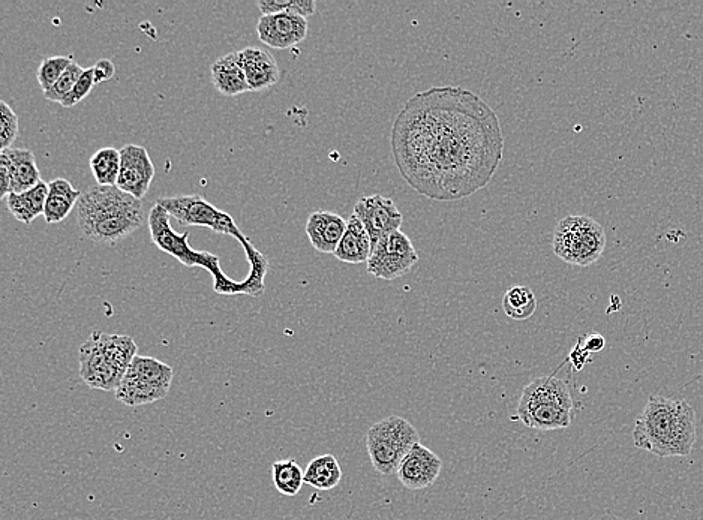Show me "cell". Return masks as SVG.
<instances>
[{
  "mask_svg": "<svg viewBox=\"0 0 703 520\" xmlns=\"http://www.w3.org/2000/svg\"><path fill=\"white\" fill-rule=\"evenodd\" d=\"M401 176L429 200L458 201L486 188L504 153L500 119L459 86L431 87L405 102L392 128Z\"/></svg>",
  "mask_w": 703,
  "mask_h": 520,
  "instance_id": "obj_1",
  "label": "cell"
},
{
  "mask_svg": "<svg viewBox=\"0 0 703 520\" xmlns=\"http://www.w3.org/2000/svg\"><path fill=\"white\" fill-rule=\"evenodd\" d=\"M635 446L660 458L689 456L696 443V413L683 399L651 396L636 417Z\"/></svg>",
  "mask_w": 703,
  "mask_h": 520,
  "instance_id": "obj_2",
  "label": "cell"
},
{
  "mask_svg": "<svg viewBox=\"0 0 703 520\" xmlns=\"http://www.w3.org/2000/svg\"><path fill=\"white\" fill-rule=\"evenodd\" d=\"M81 233L95 243L114 245L144 224V203L117 186H90L77 207Z\"/></svg>",
  "mask_w": 703,
  "mask_h": 520,
  "instance_id": "obj_3",
  "label": "cell"
},
{
  "mask_svg": "<svg viewBox=\"0 0 703 520\" xmlns=\"http://www.w3.org/2000/svg\"><path fill=\"white\" fill-rule=\"evenodd\" d=\"M170 218L167 210L159 206L158 203L153 204L149 215H147L150 237H152L153 245L156 248L176 258L183 266L206 269L212 275L215 293L222 294V296H237V294H246V296L252 297L263 296L264 290H266L264 284H260L249 275L242 282L228 278L222 272L219 257H216L212 252L192 249L188 242V231L183 234L176 233L171 228Z\"/></svg>",
  "mask_w": 703,
  "mask_h": 520,
  "instance_id": "obj_4",
  "label": "cell"
},
{
  "mask_svg": "<svg viewBox=\"0 0 703 520\" xmlns=\"http://www.w3.org/2000/svg\"><path fill=\"white\" fill-rule=\"evenodd\" d=\"M519 420L536 431L570 428L575 408L566 381L555 377L536 378L525 386L518 405Z\"/></svg>",
  "mask_w": 703,
  "mask_h": 520,
  "instance_id": "obj_5",
  "label": "cell"
},
{
  "mask_svg": "<svg viewBox=\"0 0 703 520\" xmlns=\"http://www.w3.org/2000/svg\"><path fill=\"white\" fill-rule=\"evenodd\" d=\"M159 206L167 210L171 218L186 227L210 228L215 233L234 237L245 248L251 267L269 266L266 255L261 254L251 240L237 227L228 213L204 200L200 195H179V197H162L156 200Z\"/></svg>",
  "mask_w": 703,
  "mask_h": 520,
  "instance_id": "obj_6",
  "label": "cell"
},
{
  "mask_svg": "<svg viewBox=\"0 0 703 520\" xmlns=\"http://www.w3.org/2000/svg\"><path fill=\"white\" fill-rule=\"evenodd\" d=\"M419 443L417 429L408 420L398 416L380 420L366 435V449L372 467L383 476L398 473L404 456Z\"/></svg>",
  "mask_w": 703,
  "mask_h": 520,
  "instance_id": "obj_7",
  "label": "cell"
},
{
  "mask_svg": "<svg viewBox=\"0 0 703 520\" xmlns=\"http://www.w3.org/2000/svg\"><path fill=\"white\" fill-rule=\"evenodd\" d=\"M606 246V233L591 216H567L554 231V252L558 258L579 267L600 260Z\"/></svg>",
  "mask_w": 703,
  "mask_h": 520,
  "instance_id": "obj_8",
  "label": "cell"
},
{
  "mask_svg": "<svg viewBox=\"0 0 703 520\" xmlns=\"http://www.w3.org/2000/svg\"><path fill=\"white\" fill-rule=\"evenodd\" d=\"M173 383V368L153 357L137 356L132 360L117 387L116 399L126 407H143L161 401Z\"/></svg>",
  "mask_w": 703,
  "mask_h": 520,
  "instance_id": "obj_9",
  "label": "cell"
},
{
  "mask_svg": "<svg viewBox=\"0 0 703 520\" xmlns=\"http://www.w3.org/2000/svg\"><path fill=\"white\" fill-rule=\"evenodd\" d=\"M419 261V254L407 234L401 230L384 237L372 248L368 273L384 281H395L407 275Z\"/></svg>",
  "mask_w": 703,
  "mask_h": 520,
  "instance_id": "obj_10",
  "label": "cell"
},
{
  "mask_svg": "<svg viewBox=\"0 0 703 520\" xmlns=\"http://www.w3.org/2000/svg\"><path fill=\"white\" fill-rule=\"evenodd\" d=\"M354 215L362 221L371 237L372 248L384 237L401 230L404 216L395 201L381 194L366 195L354 206Z\"/></svg>",
  "mask_w": 703,
  "mask_h": 520,
  "instance_id": "obj_11",
  "label": "cell"
},
{
  "mask_svg": "<svg viewBox=\"0 0 703 520\" xmlns=\"http://www.w3.org/2000/svg\"><path fill=\"white\" fill-rule=\"evenodd\" d=\"M0 198L23 194L42 182L35 155L27 149L2 150L0 153Z\"/></svg>",
  "mask_w": 703,
  "mask_h": 520,
  "instance_id": "obj_12",
  "label": "cell"
},
{
  "mask_svg": "<svg viewBox=\"0 0 703 520\" xmlns=\"http://www.w3.org/2000/svg\"><path fill=\"white\" fill-rule=\"evenodd\" d=\"M119 179L116 186L137 200H143L155 179V165L150 159L146 147L138 144H126L120 149Z\"/></svg>",
  "mask_w": 703,
  "mask_h": 520,
  "instance_id": "obj_13",
  "label": "cell"
},
{
  "mask_svg": "<svg viewBox=\"0 0 703 520\" xmlns=\"http://www.w3.org/2000/svg\"><path fill=\"white\" fill-rule=\"evenodd\" d=\"M80 375L81 380L90 389L116 392L125 377V372L117 369L104 356L95 335L92 333L80 348Z\"/></svg>",
  "mask_w": 703,
  "mask_h": 520,
  "instance_id": "obj_14",
  "label": "cell"
},
{
  "mask_svg": "<svg viewBox=\"0 0 703 520\" xmlns=\"http://www.w3.org/2000/svg\"><path fill=\"white\" fill-rule=\"evenodd\" d=\"M308 29V18L287 14V12L261 15L257 24L260 41L276 50L296 47L300 42L305 41Z\"/></svg>",
  "mask_w": 703,
  "mask_h": 520,
  "instance_id": "obj_15",
  "label": "cell"
},
{
  "mask_svg": "<svg viewBox=\"0 0 703 520\" xmlns=\"http://www.w3.org/2000/svg\"><path fill=\"white\" fill-rule=\"evenodd\" d=\"M441 470H443V461L432 450L419 443L404 456L396 476L404 488L420 491L434 485L440 477Z\"/></svg>",
  "mask_w": 703,
  "mask_h": 520,
  "instance_id": "obj_16",
  "label": "cell"
},
{
  "mask_svg": "<svg viewBox=\"0 0 703 520\" xmlns=\"http://www.w3.org/2000/svg\"><path fill=\"white\" fill-rule=\"evenodd\" d=\"M240 65L248 80L249 92H261L279 81V66L275 57L263 48L246 47L237 51Z\"/></svg>",
  "mask_w": 703,
  "mask_h": 520,
  "instance_id": "obj_17",
  "label": "cell"
},
{
  "mask_svg": "<svg viewBox=\"0 0 703 520\" xmlns=\"http://www.w3.org/2000/svg\"><path fill=\"white\" fill-rule=\"evenodd\" d=\"M309 242L321 254H335L347 231V221L342 216L326 210L311 213L306 222Z\"/></svg>",
  "mask_w": 703,
  "mask_h": 520,
  "instance_id": "obj_18",
  "label": "cell"
},
{
  "mask_svg": "<svg viewBox=\"0 0 703 520\" xmlns=\"http://www.w3.org/2000/svg\"><path fill=\"white\" fill-rule=\"evenodd\" d=\"M371 252V237L365 225L353 213L347 221V231L333 255L342 263L363 264L368 263Z\"/></svg>",
  "mask_w": 703,
  "mask_h": 520,
  "instance_id": "obj_19",
  "label": "cell"
},
{
  "mask_svg": "<svg viewBox=\"0 0 703 520\" xmlns=\"http://www.w3.org/2000/svg\"><path fill=\"white\" fill-rule=\"evenodd\" d=\"M212 83L225 96H237L249 92L245 71L236 53L219 57L212 65Z\"/></svg>",
  "mask_w": 703,
  "mask_h": 520,
  "instance_id": "obj_20",
  "label": "cell"
},
{
  "mask_svg": "<svg viewBox=\"0 0 703 520\" xmlns=\"http://www.w3.org/2000/svg\"><path fill=\"white\" fill-rule=\"evenodd\" d=\"M83 192L75 189L66 179H54L48 182V195L45 201L44 219L47 224H59L68 218L69 213L77 207Z\"/></svg>",
  "mask_w": 703,
  "mask_h": 520,
  "instance_id": "obj_21",
  "label": "cell"
},
{
  "mask_svg": "<svg viewBox=\"0 0 703 520\" xmlns=\"http://www.w3.org/2000/svg\"><path fill=\"white\" fill-rule=\"evenodd\" d=\"M47 195L48 183L42 180L38 186L23 194H9L6 197V206L17 221L29 225L39 216H44Z\"/></svg>",
  "mask_w": 703,
  "mask_h": 520,
  "instance_id": "obj_22",
  "label": "cell"
},
{
  "mask_svg": "<svg viewBox=\"0 0 703 520\" xmlns=\"http://www.w3.org/2000/svg\"><path fill=\"white\" fill-rule=\"evenodd\" d=\"M104 356L120 371H128L132 360L138 356L137 344L128 335H108V333L93 332Z\"/></svg>",
  "mask_w": 703,
  "mask_h": 520,
  "instance_id": "obj_23",
  "label": "cell"
},
{
  "mask_svg": "<svg viewBox=\"0 0 703 520\" xmlns=\"http://www.w3.org/2000/svg\"><path fill=\"white\" fill-rule=\"evenodd\" d=\"M342 470L333 455H321L312 459L305 470V483L317 491H332L341 483Z\"/></svg>",
  "mask_w": 703,
  "mask_h": 520,
  "instance_id": "obj_24",
  "label": "cell"
},
{
  "mask_svg": "<svg viewBox=\"0 0 703 520\" xmlns=\"http://www.w3.org/2000/svg\"><path fill=\"white\" fill-rule=\"evenodd\" d=\"M122 156L114 147H104L90 158V171L99 186H116Z\"/></svg>",
  "mask_w": 703,
  "mask_h": 520,
  "instance_id": "obj_25",
  "label": "cell"
},
{
  "mask_svg": "<svg viewBox=\"0 0 703 520\" xmlns=\"http://www.w3.org/2000/svg\"><path fill=\"white\" fill-rule=\"evenodd\" d=\"M272 479L279 494L296 497L305 485V471L293 459H285L272 465Z\"/></svg>",
  "mask_w": 703,
  "mask_h": 520,
  "instance_id": "obj_26",
  "label": "cell"
},
{
  "mask_svg": "<svg viewBox=\"0 0 703 520\" xmlns=\"http://www.w3.org/2000/svg\"><path fill=\"white\" fill-rule=\"evenodd\" d=\"M537 309L536 294L528 287H512L503 297V311L515 321H525L533 317Z\"/></svg>",
  "mask_w": 703,
  "mask_h": 520,
  "instance_id": "obj_27",
  "label": "cell"
},
{
  "mask_svg": "<svg viewBox=\"0 0 703 520\" xmlns=\"http://www.w3.org/2000/svg\"><path fill=\"white\" fill-rule=\"evenodd\" d=\"M72 62H75L72 56H53L42 60L38 72H36V78H38L39 86L44 90V93L57 83V80L65 74Z\"/></svg>",
  "mask_w": 703,
  "mask_h": 520,
  "instance_id": "obj_28",
  "label": "cell"
},
{
  "mask_svg": "<svg viewBox=\"0 0 703 520\" xmlns=\"http://www.w3.org/2000/svg\"><path fill=\"white\" fill-rule=\"evenodd\" d=\"M84 71L86 69L81 68L77 62H72V65L66 69L65 74L57 80V83L48 92L44 93V98L47 101L59 102L60 104L65 99V96L69 95L71 90L74 89L75 84L80 80Z\"/></svg>",
  "mask_w": 703,
  "mask_h": 520,
  "instance_id": "obj_29",
  "label": "cell"
},
{
  "mask_svg": "<svg viewBox=\"0 0 703 520\" xmlns=\"http://www.w3.org/2000/svg\"><path fill=\"white\" fill-rule=\"evenodd\" d=\"M18 135V116L5 101L0 102V147L11 149Z\"/></svg>",
  "mask_w": 703,
  "mask_h": 520,
  "instance_id": "obj_30",
  "label": "cell"
},
{
  "mask_svg": "<svg viewBox=\"0 0 703 520\" xmlns=\"http://www.w3.org/2000/svg\"><path fill=\"white\" fill-rule=\"evenodd\" d=\"M95 86L96 84L95 78H93V69H86V71L83 72V75H81L80 80H78L77 84H75L74 89L71 90L69 95L65 96V99L60 102V105H62L63 108L74 107V105H77L78 102L86 99Z\"/></svg>",
  "mask_w": 703,
  "mask_h": 520,
  "instance_id": "obj_31",
  "label": "cell"
},
{
  "mask_svg": "<svg viewBox=\"0 0 703 520\" xmlns=\"http://www.w3.org/2000/svg\"><path fill=\"white\" fill-rule=\"evenodd\" d=\"M93 78H95V84H102L105 81L111 80L114 77V72H116V66L111 60L101 59L96 62L95 66H92Z\"/></svg>",
  "mask_w": 703,
  "mask_h": 520,
  "instance_id": "obj_32",
  "label": "cell"
},
{
  "mask_svg": "<svg viewBox=\"0 0 703 520\" xmlns=\"http://www.w3.org/2000/svg\"><path fill=\"white\" fill-rule=\"evenodd\" d=\"M588 357H590V353H588V351L585 350L584 345L579 342V344L576 345L575 350H573L572 354H570V362L575 365L576 371H581V369L584 368L585 363L588 362Z\"/></svg>",
  "mask_w": 703,
  "mask_h": 520,
  "instance_id": "obj_33",
  "label": "cell"
},
{
  "mask_svg": "<svg viewBox=\"0 0 703 520\" xmlns=\"http://www.w3.org/2000/svg\"><path fill=\"white\" fill-rule=\"evenodd\" d=\"M606 339L603 338L599 333H594V335L587 336L584 341V348L590 354L600 353V351L605 350Z\"/></svg>",
  "mask_w": 703,
  "mask_h": 520,
  "instance_id": "obj_34",
  "label": "cell"
}]
</instances>
